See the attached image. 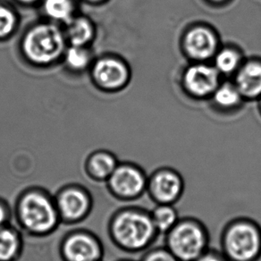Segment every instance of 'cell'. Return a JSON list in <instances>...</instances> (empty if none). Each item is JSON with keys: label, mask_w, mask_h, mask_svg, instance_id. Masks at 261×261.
I'll list each match as a JSON object with an SVG mask.
<instances>
[{"label": "cell", "mask_w": 261, "mask_h": 261, "mask_svg": "<svg viewBox=\"0 0 261 261\" xmlns=\"http://www.w3.org/2000/svg\"><path fill=\"white\" fill-rule=\"evenodd\" d=\"M257 109H258V112H259V114H260L261 116V97L260 98H258L257 100Z\"/></svg>", "instance_id": "83f0119b"}, {"label": "cell", "mask_w": 261, "mask_h": 261, "mask_svg": "<svg viewBox=\"0 0 261 261\" xmlns=\"http://www.w3.org/2000/svg\"><path fill=\"white\" fill-rule=\"evenodd\" d=\"M123 261H132V260H123Z\"/></svg>", "instance_id": "f546056e"}, {"label": "cell", "mask_w": 261, "mask_h": 261, "mask_svg": "<svg viewBox=\"0 0 261 261\" xmlns=\"http://www.w3.org/2000/svg\"><path fill=\"white\" fill-rule=\"evenodd\" d=\"M63 57L66 66L74 72H83L91 65V54L86 47L70 45Z\"/></svg>", "instance_id": "44dd1931"}, {"label": "cell", "mask_w": 261, "mask_h": 261, "mask_svg": "<svg viewBox=\"0 0 261 261\" xmlns=\"http://www.w3.org/2000/svg\"><path fill=\"white\" fill-rule=\"evenodd\" d=\"M231 80L245 101H257L261 97V58H245Z\"/></svg>", "instance_id": "8fae6325"}, {"label": "cell", "mask_w": 261, "mask_h": 261, "mask_svg": "<svg viewBox=\"0 0 261 261\" xmlns=\"http://www.w3.org/2000/svg\"><path fill=\"white\" fill-rule=\"evenodd\" d=\"M141 261H179L167 247L160 246L149 248L146 250Z\"/></svg>", "instance_id": "603a6c76"}, {"label": "cell", "mask_w": 261, "mask_h": 261, "mask_svg": "<svg viewBox=\"0 0 261 261\" xmlns=\"http://www.w3.org/2000/svg\"><path fill=\"white\" fill-rule=\"evenodd\" d=\"M42 9L51 22L67 23L74 16L75 7L73 0H43Z\"/></svg>", "instance_id": "ac0fdd59"}, {"label": "cell", "mask_w": 261, "mask_h": 261, "mask_svg": "<svg viewBox=\"0 0 261 261\" xmlns=\"http://www.w3.org/2000/svg\"><path fill=\"white\" fill-rule=\"evenodd\" d=\"M16 1H18V2L22 3V4L30 5L33 4V3H35V2L39 1V0H16Z\"/></svg>", "instance_id": "4316f807"}, {"label": "cell", "mask_w": 261, "mask_h": 261, "mask_svg": "<svg viewBox=\"0 0 261 261\" xmlns=\"http://www.w3.org/2000/svg\"><path fill=\"white\" fill-rule=\"evenodd\" d=\"M207 101L220 114L237 112L246 102L231 79H223Z\"/></svg>", "instance_id": "4fadbf2b"}, {"label": "cell", "mask_w": 261, "mask_h": 261, "mask_svg": "<svg viewBox=\"0 0 261 261\" xmlns=\"http://www.w3.org/2000/svg\"><path fill=\"white\" fill-rule=\"evenodd\" d=\"M65 25V39L71 46L86 47L94 38V25L85 16H73Z\"/></svg>", "instance_id": "2e32d148"}, {"label": "cell", "mask_w": 261, "mask_h": 261, "mask_svg": "<svg viewBox=\"0 0 261 261\" xmlns=\"http://www.w3.org/2000/svg\"><path fill=\"white\" fill-rule=\"evenodd\" d=\"M195 261H229L221 250L208 248L202 255H200Z\"/></svg>", "instance_id": "cb8c5ba5"}, {"label": "cell", "mask_w": 261, "mask_h": 261, "mask_svg": "<svg viewBox=\"0 0 261 261\" xmlns=\"http://www.w3.org/2000/svg\"><path fill=\"white\" fill-rule=\"evenodd\" d=\"M222 45L215 27L204 22L190 23L182 30L179 47L188 62H211Z\"/></svg>", "instance_id": "5b68a950"}, {"label": "cell", "mask_w": 261, "mask_h": 261, "mask_svg": "<svg viewBox=\"0 0 261 261\" xmlns=\"http://www.w3.org/2000/svg\"><path fill=\"white\" fill-rule=\"evenodd\" d=\"M88 2H91V3H100V2H103V1H105V0H86Z\"/></svg>", "instance_id": "f1b7e54d"}, {"label": "cell", "mask_w": 261, "mask_h": 261, "mask_svg": "<svg viewBox=\"0 0 261 261\" xmlns=\"http://www.w3.org/2000/svg\"><path fill=\"white\" fill-rule=\"evenodd\" d=\"M220 250L229 261H259L261 225L248 217L232 218L222 229Z\"/></svg>", "instance_id": "7a4b0ae2"}, {"label": "cell", "mask_w": 261, "mask_h": 261, "mask_svg": "<svg viewBox=\"0 0 261 261\" xmlns=\"http://www.w3.org/2000/svg\"><path fill=\"white\" fill-rule=\"evenodd\" d=\"M153 224L160 234H166L176 225L180 219L179 212L171 204H156L150 211Z\"/></svg>", "instance_id": "e0dca14e"}, {"label": "cell", "mask_w": 261, "mask_h": 261, "mask_svg": "<svg viewBox=\"0 0 261 261\" xmlns=\"http://www.w3.org/2000/svg\"><path fill=\"white\" fill-rule=\"evenodd\" d=\"M203 1L211 8H221L227 7L233 0H203Z\"/></svg>", "instance_id": "d4e9b609"}, {"label": "cell", "mask_w": 261, "mask_h": 261, "mask_svg": "<svg viewBox=\"0 0 261 261\" xmlns=\"http://www.w3.org/2000/svg\"><path fill=\"white\" fill-rule=\"evenodd\" d=\"M91 73L97 86L107 91L123 90L132 76L129 65L116 57L99 58L92 66Z\"/></svg>", "instance_id": "30bf717a"}, {"label": "cell", "mask_w": 261, "mask_h": 261, "mask_svg": "<svg viewBox=\"0 0 261 261\" xmlns=\"http://www.w3.org/2000/svg\"><path fill=\"white\" fill-rule=\"evenodd\" d=\"M18 215L23 226L35 233L48 232L58 224V207L41 192H31L23 196Z\"/></svg>", "instance_id": "8992f818"}, {"label": "cell", "mask_w": 261, "mask_h": 261, "mask_svg": "<svg viewBox=\"0 0 261 261\" xmlns=\"http://www.w3.org/2000/svg\"><path fill=\"white\" fill-rule=\"evenodd\" d=\"M117 166L116 156L109 152L95 153L88 162L91 174L98 179H109Z\"/></svg>", "instance_id": "d6986e66"}, {"label": "cell", "mask_w": 261, "mask_h": 261, "mask_svg": "<svg viewBox=\"0 0 261 261\" xmlns=\"http://www.w3.org/2000/svg\"><path fill=\"white\" fill-rule=\"evenodd\" d=\"M112 236L122 249L130 252L146 251L160 236L153 224L150 211L128 207L112 222Z\"/></svg>", "instance_id": "6da1fadb"}, {"label": "cell", "mask_w": 261, "mask_h": 261, "mask_svg": "<svg viewBox=\"0 0 261 261\" xmlns=\"http://www.w3.org/2000/svg\"><path fill=\"white\" fill-rule=\"evenodd\" d=\"M65 33L54 22H41L30 28L22 37L21 48L33 65L47 66L58 61L66 49Z\"/></svg>", "instance_id": "3957f363"}, {"label": "cell", "mask_w": 261, "mask_h": 261, "mask_svg": "<svg viewBox=\"0 0 261 261\" xmlns=\"http://www.w3.org/2000/svg\"><path fill=\"white\" fill-rule=\"evenodd\" d=\"M246 58L243 49L236 44L222 43L211 60L224 79H231Z\"/></svg>", "instance_id": "9a60e30c"}, {"label": "cell", "mask_w": 261, "mask_h": 261, "mask_svg": "<svg viewBox=\"0 0 261 261\" xmlns=\"http://www.w3.org/2000/svg\"><path fill=\"white\" fill-rule=\"evenodd\" d=\"M21 242L11 228L0 226V261H11L18 254Z\"/></svg>", "instance_id": "ffe728a7"}, {"label": "cell", "mask_w": 261, "mask_h": 261, "mask_svg": "<svg viewBox=\"0 0 261 261\" xmlns=\"http://www.w3.org/2000/svg\"><path fill=\"white\" fill-rule=\"evenodd\" d=\"M223 79L211 62H188L180 73L179 84L189 98L207 101Z\"/></svg>", "instance_id": "52a82bcc"}, {"label": "cell", "mask_w": 261, "mask_h": 261, "mask_svg": "<svg viewBox=\"0 0 261 261\" xmlns=\"http://www.w3.org/2000/svg\"><path fill=\"white\" fill-rule=\"evenodd\" d=\"M63 252L68 261H98L102 251L101 247L93 236L78 232L65 240Z\"/></svg>", "instance_id": "7c38bea8"}, {"label": "cell", "mask_w": 261, "mask_h": 261, "mask_svg": "<svg viewBox=\"0 0 261 261\" xmlns=\"http://www.w3.org/2000/svg\"><path fill=\"white\" fill-rule=\"evenodd\" d=\"M210 243L208 229L194 217L180 218L165 234V246L179 261H195L211 247Z\"/></svg>", "instance_id": "277c9868"}, {"label": "cell", "mask_w": 261, "mask_h": 261, "mask_svg": "<svg viewBox=\"0 0 261 261\" xmlns=\"http://www.w3.org/2000/svg\"><path fill=\"white\" fill-rule=\"evenodd\" d=\"M17 18L15 12L6 5L0 4V40L7 39L15 32Z\"/></svg>", "instance_id": "7402d4cb"}, {"label": "cell", "mask_w": 261, "mask_h": 261, "mask_svg": "<svg viewBox=\"0 0 261 261\" xmlns=\"http://www.w3.org/2000/svg\"><path fill=\"white\" fill-rule=\"evenodd\" d=\"M185 191V179L173 167H159L148 176L146 193L155 205H175L181 200Z\"/></svg>", "instance_id": "ba28073f"}, {"label": "cell", "mask_w": 261, "mask_h": 261, "mask_svg": "<svg viewBox=\"0 0 261 261\" xmlns=\"http://www.w3.org/2000/svg\"><path fill=\"white\" fill-rule=\"evenodd\" d=\"M148 176L138 165L122 163L118 164L108 180L115 195L122 200H135L147 192Z\"/></svg>", "instance_id": "9c48e42d"}, {"label": "cell", "mask_w": 261, "mask_h": 261, "mask_svg": "<svg viewBox=\"0 0 261 261\" xmlns=\"http://www.w3.org/2000/svg\"><path fill=\"white\" fill-rule=\"evenodd\" d=\"M8 211L2 204H0V226H3L5 223L8 220Z\"/></svg>", "instance_id": "484cf974"}, {"label": "cell", "mask_w": 261, "mask_h": 261, "mask_svg": "<svg viewBox=\"0 0 261 261\" xmlns=\"http://www.w3.org/2000/svg\"><path fill=\"white\" fill-rule=\"evenodd\" d=\"M58 213L68 221H76L84 218L90 207L87 194L82 190L70 188L58 196L57 202Z\"/></svg>", "instance_id": "5bb4252c"}]
</instances>
